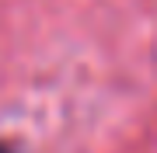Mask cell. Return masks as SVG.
Masks as SVG:
<instances>
[{
    "label": "cell",
    "mask_w": 157,
    "mask_h": 153,
    "mask_svg": "<svg viewBox=\"0 0 157 153\" xmlns=\"http://www.w3.org/2000/svg\"><path fill=\"white\" fill-rule=\"evenodd\" d=\"M0 153H14V146H7V143H0Z\"/></svg>",
    "instance_id": "cell-1"
}]
</instances>
